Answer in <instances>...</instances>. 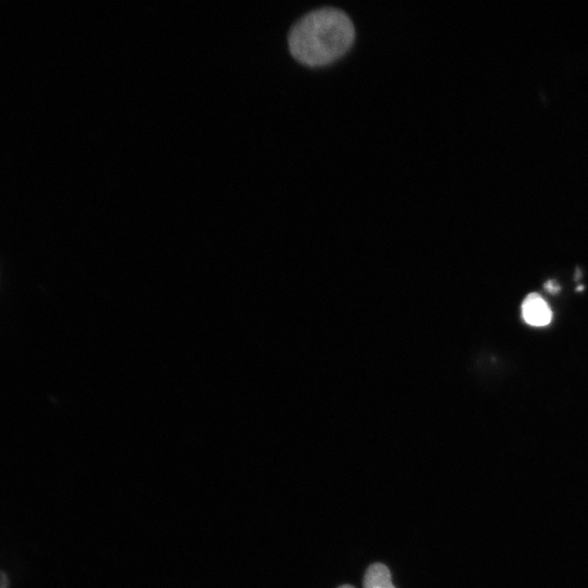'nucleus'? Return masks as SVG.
<instances>
[{
    "mask_svg": "<svg viewBox=\"0 0 588 588\" xmlns=\"http://www.w3.org/2000/svg\"><path fill=\"white\" fill-rule=\"evenodd\" d=\"M355 28L346 12L321 7L302 15L291 27V53L308 65H321L342 56L352 45Z\"/></svg>",
    "mask_w": 588,
    "mask_h": 588,
    "instance_id": "1",
    "label": "nucleus"
},
{
    "mask_svg": "<svg viewBox=\"0 0 588 588\" xmlns=\"http://www.w3.org/2000/svg\"><path fill=\"white\" fill-rule=\"evenodd\" d=\"M522 317L530 326L543 327L551 322L552 311L539 294L530 293L522 303Z\"/></svg>",
    "mask_w": 588,
    "mask_h": 588,
    "instance_id": "2",
    "label": "nucleus"
},
{
    "mask_svg": "<svg viewBox=\"0 0 588 588\" xmlns=\"http://www.w3.org/2000/svg\"><path fill=\"white\" fill-rule=\"evenodd\" d=\"M363 585L364 588H395L390 569L382 563H373L367 568Z\"/></svg>",
    "mask_w": 588,
    "mask_h": 588,
    "instance_id": "3",
    "label": "nucleus"
},
{
    "mask_svg": "<svg viewBox=\"0 0 588 588\" xmlns=\"http://www.w3.org/2000/svg\"><path fill=\"white\" fill-rule=\"evenodd\" d=\"M544 287L551 294H555L560 290V286L554 280H549L548 282H546Z\"/></svg>",
    "mask_w": 588,
    "mask_h": 588,
    "instance_id": "4",
    "label": "nucleus"
},
{
    "mask_svg": "<svg viewBox=\"0 0 588 588\" xmlns=\"http://www.w3.org/2000/svg\"><path fill=\"white\" fill-rule=\"evenodd\" d=\"M8 584H9V581L7 579L5 574H1V576H0V588H7Z\"/></svg>",
    "mask_w": 588,
    "mask_h": 588,
    "instance_id": "5",
    "label": "nucleus"
},
{
    "mask_svg": "<svg viewBox=\"0 0 588 588\" xmlns=\"http://www.w3.org/2000/svg\"><path fill=\"white\" fill-rule=\"evenodd\" d=\"M339 588H354V587L351 586V585H342V586H340Z\"/></svg>",
    "mask_w": 588,
    "mask_h": 588,
    "instance_id": "6",
    "label": "nucleus"
}]
</instances>
